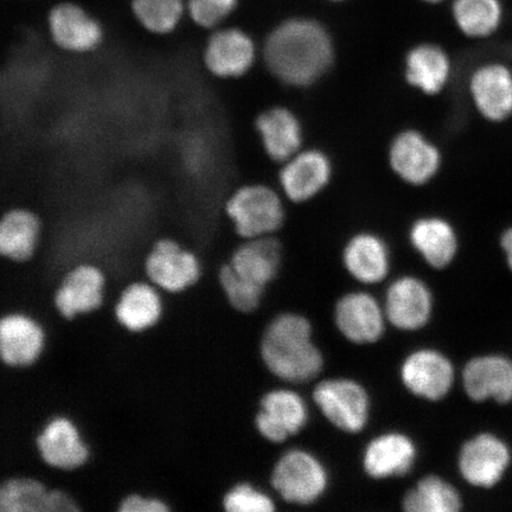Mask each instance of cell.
I'll use <instances>...</instances> for the list:
<instances>
[{
	"instance_id": "obj_1",
	"label": "cell",
	"mask_w": 512,
	"mask_h": 512,
	"mask_svg": "<svg viewBox=\"0 0 512 512\" xmlns=\"http://www.w3.org/2000/svg\"><path fill=\"white\" fill-rule=\"evenodd\" d=\"M332 59L331 37L312 19H290L274 29L265 44L268 69L287 85H311L330 68Z\"/></svg>"
},
{
	"instance_id": "obj_2",
	"label": "cell",
	"mask_w": 512,
	"mask_h": 512,
	"mask_svg": "<svg viewBox=\"0 0 512 512\" xmlns=\"http://www.w3.org/2000/svg\"><path fill=\"white\" fill-rule=\"evenodd\" d=\"M266 367L279 379L294 383L309 382L323 368V356L312 342L309 320L286 313L273 320L261 342Z\"/></svg>"
},
{
	"instance_id": "obj_3",
	"label": "cell",
	"mask_w": 512,
	"mask_h": 512,
	"mask_svg": "<svg viewBox=\"0 0 512 512\" xmlns=\"http://www.w3.org/2000/svg\"><path fill=\"white\" fill-rule=\"evenodd\" d=\"M226 214L243 239L261 238L284 222V207L277 192L266 185L251 184L235 190L226 202Z\"/></svg>"
},
{
	"instance_id": "obj_4",
	"label": "cell",
	"mask_w": 512,
	"mask_h": 512,
	"mask_svg": "<svg viewBox=\"0 0 512 512\" xmlns=\"http://www.w3.org/2000/svg\"><path fill=\"white\" fill-rule=\"evenodd\" d=\"M271 482L285 501L306 505L316 502L324 494L328 473L312 454L292 450L274 466Z\"/></svg>"
},
{
	"instance_id": "obj_5",
	"label": "cell",
	"mask_w": 512,
	"mask_h": 512,
	"mask_svg": "<svg viewBox=\"0 0 512 512\" xmlns=\"http://www.w3.org/2000/svg\"><path fill=\"white\" fill-rule=\"evenodd\" d=\"M146 277L169 293H181L201 277V262L189 248L174 239L153 243L144 262Z\"/></svg>"
},
{
	"instance_id": "obj_6",
	"label": "cell",
	"mask_w": 512,
	"mask_h": 512,
	"mask_svg": "<svg viewBox=\"0 0 512 512\" xmlns=\"http://www.w3.org/2000/svg\"><path fill=\"white\" fill-rule=\"evenodd\" d=\"M512 460L510 447L492 433H482L466 441L459 453L462 477L472 486L494 488L507 473Z\"/></svg>"
},
{
	"instance_id": "obj_7",
	"label": "cell",
	"mask_w": 512,
	"mask_h": 512,
	"mask_svg": "<svg viewBox=\"0 0 512 512\" xmlns=\"http://www.w3.org/2000/svg\"><path fill=\"white\" fill-rule=\"evenodd\" d=\"M320 411L344 432L358 433L369 419V396L355 381L336 379L320 382L313 393Z\"/></svg>"
},
{
	"instance_id": "obj_8",
	"label": "cell",
	"mask_w": 512,
	"mask_h": 512,
	"mask_svg": "<svg viewBox=\"0 0 512 512\" xmlns=\"http://www.w3.org/2000/svg\"><path fill=\"white\" fill-rule=\"evenodd\" d=\"M106 277L98 266L81 264L64 275L54 296L57 311L64 319L94 312L104 302Z\"/></svg>"
},
{
	"instance_id": "obj_9",
	"label": "cell",
	"mask_w": 512,
	"mask_h": 512,
	"mask_svg": "<svg viewBox=\"0 0 512 512\" xmlns=\"http://www.w3.org/2000/svg\"><path fill=\"white\" fill-rule=\"evenodd\" d=\"M255 55V44L245 31L224 29L209 38L203 63L215 78L238 79L253 67Z\"/></svg>"
},
{
	"instance_id": "obj_10",
	"label": "cell",
	"mask_w": 512,
	"mask_h": 512,
	"mask_svg": "<svg viewBox=\"0 0 512 512\" xmlns=\"http://www.w3.org/2000/svg\"><path fill=\"white\" fill-rule=\"evenodd\" d=\"M307 418L309 413L304 400L291 390L279 389L262 398L255 425L271 443H283L303 430Z\"/></svg>"
},
{
	"instance_id": "obj_11",
	"label": "cell",
	"mask_w": 512,
	"mask_h": 512,
	"mask_svg": "<svg viewBox=\"0 0 512 512\" xmlns=\"http://www.w3.org/2000/svg\"><path fill=\"white\" fill-rule=\"evenodd\" d=\"M76 499L60 489L49 490L40 480L15 477L0 488L2 512H76Z\"/></svg>"
},
{
	"instance_id": "obj_12",
	"label": "cell",
	"mask_w": 512,
	"mask_h": 512,
	"mask_svg": "<svg viewBox=\"0 0 512 512\" xmlns=\"http://www.w3.org/2000/svg\"><path fill=\"white\" fill-rule=\"evenodd\" d=\"M401 379L409 392L419 398L438 401L450 392L454 370L450 360L440 352L419 350L403 362Z\"/></svg>"
},
{
	"instance_id": "obj_13",
	"label": "cell",
	"mask_w": 512,
	"mask_h": 512,
	"mask_svg": "<svg viewBox=\"0 0 512 512\" xmlns=\"http://www.w3.org/2000/svg\"><path fill=\"white\" fill-rule=\"evenodd\" d=\"M467 396L475 402H512V361L503 355L472 358L463 371Z\"/></svg>"
},
{
	"instance_id": "obj_14",
	"label": "cell",
	"mask_w": 512,
	"mask_h": 512,
	"mask_svg": "<svg viewBox=\"0 0 512 512\" xmlns=\"http://www.w3.org/2000/svg\"><path fill=\"white\" fill-rule=\"evenodd\" d=\"M470 89L480 114L492 123L512 117V70L503 63H488L471 76Z\"/></svg>"
},
{
	"instance_id": "obj_15",
	"label": "cell",
	"mask_w": 512,
	"mask_h": 512,
	"mask_svg": "<svg viewBox=\"0 0 512 512\" xmlns=\"http://www.w3.org/2000/svg\"><path fill=\"white\" fill-rule=\"evenodd\" d=\"M49 30L56 46L74 54H85L100 46L104 32L80 6L64 3L49 15Z\"/></svg>"
},
{
	"instance_id": "obj_16",
	"label": "cell",
	"mask_w": 512,
	"mask_h": 512,
	"mask_svg": "<svg viewBox=\"0 0 512 512\" xmlns=\"http://www.w3.org/2000/svg\"><path fill=\"white\" fill-rule=\"evenodd\" d=\"M432 294L419 279L403 277L389 287L386 315L395 328L415 331L428 323L432 315Z\"/></svg>"
},
{
	"instance_id": "obj_17",
	"label": "cell",
	"mask_w": 512,
	"mask_h": 512,
	"mask_svg": "<svg viewBox=\"0 0 512 512\" xmlns=\"http://www.w3.org/2000/svg\"><path fill=\"white\" fill-rule=\"evenodd\" d=\"M44 463L56 470L74 471L87 463L89 452L72 421L54 418L36 439Z\"/></svg>"
},
{
	"instance_id": "obj_18",
	"label": "cell",
	"mask_w": 512,
	"mask_h": 512,
	"mask_svg": "<svg viewBox=\"0 0 512 512\" xmlns=\"http://www.w3.org/2000/svg\"><path fill=\"white\" fill-rule=\"evenodd\" d=\"M390 163L403 181L420 185L437 174L440 155L437 147L419 132L407 131L394 140Z\"/></svg>"
},
{
	"instance_id": "obj_19",
	"label": "cell",
	"mask_w": 512,
	"mask_h": 512,
	"mask_svg": "<svg viewBox=\"0 0 512 512\" xmlns=\"http://www.w3.org/2000/svg\"><path fill=\"white\" fill-rule=\"evenodd\" d=\"M336 324L345 338L357 344L379 341L384 331L381 307L367 293H350L339 300Z\"/></svg>"
},
{
	"instance_id": "obj_20",
	"label": "cell",
	"mask_w": 512,
	"mask_h": 512,
	"mask_svg": "<svg viewBox=\"0 0 512 512\" xmlns=\"http://www.w3.org/2000/svg\"><path fill=\"white\" fill-rule=\"evenodd\" d=\"M44 343L41 326L35 320L11 313L0 322V356L10 368H24L40 357Z\"/></svg>"
},
{
	"instance_id": "obj_21",
	"label": "cell",
	"mask_w": 512,
	"mask_h": 512,
	"mask_svg": "<svg viewBox=\"0 0 512 512\" xmlns=\"http://www.w3.org/2000/svg\"><path fill=\"white\" fill-rule=\"evenodd\" d=\"M416 458V447L407 435L388 433L377 437L364 452L363 466L370 477L384 479L405 476Z\"/></svg>"
},
{
	"instance_id": "obj_22",
	"label": "cell",
	"mask_w": 512,
	"mask_h": 512,
	"mask_svg": "<svg viewBox=\"0 0 512 512\" xmlns=\"http://www.w3.org/2000/svg\"><path fill=\"white\" fill-rule=\"evenodd\" d=\"M331 176L324 153L307 151L290 159L280 172V184L292 201L304 202L318 194Z\"/></svg>"
},
{
	"instance_id": "obj_23",
	"label": "cell",
	"mask_w": 512,
	"mask_h": 512,
	"mask_svg": "<svg viewBox=\"0 0 512 512\" xmlns=\"http://www.w3.org/2000/svg\"><path fill=\"white\" fill-rule=\"evenodd\" d=\"M42 234V222L34 211L12 208L0 222V254L16 264L34 256Z\"/></svg>"
},
{
	"instance_id": "obj_24",
	"label": "cell",
	"mask_w": 512,
	"mask_h": 512,
	"mask_svg": "<svg viewBox=\"0 0 512 512\" xmlns=\"http://www.w3.org/2000/svg\"><path fill=\"white\" fill-rule=\"evenodd\" d=\"M229 264L241 278L266 288L279 272L280 243L270 235L248 239L236 249Z\"/></svg>"
},
{
	"instance_id": "obj_25",
	"label": "cell",
	"mask_w": 512,
	"mask_h": 512,
	"mask_svg": "<svg viewBox=\"0 0 512 512\" xmlns=\"http://www.w3.org/2000/svg\"><path fill=\"white\" fill-rule=\"evenodd\" d=\"M255 126L267 155L275 162L291 159L302 145V127L296 115L286 108L277 107L261 113Z\"/></svg>"
},
{
	"instance_id": "obj_26",
	"label": "cell",
	"mask_w": 512,
	"mask_h": 512,
	"mask_svg": "<svg viewBox=\"0 0 512 512\" xmlns=\"http://www.w3.org/2000/svg\"><path fill=\"white\" fill-rule=\"evenodd\" d=\"M344 265L358 281L364 284L380 283L389 271V252L380 238L360 234L350 240L344 251Z\"/></svg>"
},
{
	"instance_id": "obj_27",
	"label": "cell",
	"mask_w": 512,
	"mask_h": 512,
	"mask_svg": "<svg viewBox=\"0 0 512 512\" xmlns=\"http://www.w3.org/2000/svg\"><path fill=\"white\" fill-rule=\"evenodd\" d=\"M162 299L155 288L146 283H133L124 288L115 305V317L131 332L152 328L162 317Z\"/></svg>"
},
{
	"instance_id": "obj_28",
	"label": "cell",
	"mask_w": 512,
	"mask_h": 512,
	"mask_svg": "<svg viewBox=\"0 0 512 512\" xmlns=\"http://www.w3.org/2000/svg\"><path fill=\"white\" fill-rule=\"evenodd\" d=\"M411 241L416 251L434 268L450 265L457 254L456 233L450 224L437 217L416 221L411 230Z\"/></svg>"
},
{
	"instance_id": "obj_29",
	"label": "cell",
	"mask_w": 512,
	"mask_h": 512,
	"mask_svg": "<svg viewBox=\"0 0 512 512\" xmlns=\"http://www.w3.org/2000/svg\"><path fill=\"white\" fill-rule=\"evenodd\" d=\"M451 63L445 51L433 44H422L409 51L406 76L412 86L427 94H435L446 85Z\"/></svg>"
},
{
	"instance_id": "obj_30",
	"label": "cell",
	"mask_w": 512,
	"mask_h": 512,
	"mask_svg": "<svg viewBox=\"0 0 512 512\" xmlns=\"http://www.w3.org/2000/svg\"><path fill=\"white\" fill-rule=\"evenodd\" d=\"M452 14L464 35L486 38L502 27L505 9L503 0H454Z\"/></svg>"
},
{
	"instance_id": "obj_31",
	"label": "cell",
	"mask_w": 512,
	"mask_h": 512,
	"mask_svg": "<svg viewBox=\"0 0 512 512\" xmlns=\"http://www.w3.org/2000/svg\"><path fill=\"white\" fill-rule=\"evenodd\" d=\"M462 507L456 488L437 476L421 479L403 499V508L408 512H457Z\"/></svg>"
},
{
	"instance_id": "obj_32",
	"label": "cell",
	"mask_w": 512,
	"mask_h": 512,
	"mask_svg": "<svg viewBox=\"0 0 512 512\" xmlns=\"http://www.w3.org/2000/svg\"><path fill=\"white\" fill-rule=\"evenodd\" d=\"M132 8L140 24L157 35L174 31L183 15L182 0H133Z\"/></svg>"
},
{
	"instance_id": "obj_33",
	"label": "cell",
	"mask_w": 512,
	"mask_h": 512,
	"mask_svg": "<svg viewBox=\"0 0 512 512\" xmlns=\"http://www.w3.org/2000/svg\"><path fill=\"white\" fill-rule=\"evenodd\" d=\"M219 283L234 310L249 313L258 309L266 288L249 283L233 270L229 262L219 271Z\"/></svg>"
},
{
	"instance_id": "obj_34",
	"label": "cell",
	"mask_w": 512,
	"mask_h": 512,
	"mask_svg": "<svg viewBox=\"0 0 512 512\" xmlns=\"http://www.w3.org/2000/svg\"><path fill=\"white\" fill-rule=\"evenodd\" d=\"M222 505L228 512H272L275 509L270 497L247 483L230 489L223 496Z\"/></svg>"
},
{
	"instance_id": "obj_35",
	"label": "cell",
	"mask_w": 512,
	"mask_h": 512,
	"mask_svg": "<svg viewBox=\"0 0 512 512\" xmlns=\"http://www.w3.org/2000/svg\"><path fill=\"white\" fill-rule=\"evenodd\" d=\"M238 0H190L192 21L204 29L215 28L224 18L232 14Z\"/></svg>"
},
{
	"instance_id": "obj_36",
	"label": "cell",
	"mask_w": 512,
	"mask_h": 512,
	"mask_svg": "<svg viewBox=\"0 0 512 512\" xmlns=\"http://www.w3.org/2000/svg\"><path fill=\"white\" fill-rule=\"evenodd\" d=\"M170 507L162 499L131 494L121 499L118 505L120 512H166Z\"/></svg>"
},
{
	"instance_id": "obj_37",
	"label": "cell",
	"mask_w": 512,
	"mask_h": 512,
	"mask_svg": "<svg viewBox=\"0 0 512 512\" xmlns=\"http://www.w3.org/2000/svg\"><path fill=\"white\" fill-rule=\"evenodd\" d=\"M501 247L507 259L508 267L512 272V227L504 230L501 236Z\"/></svg>"
},
{
	"instance_id": "obj_38",
	"label": "cell",
	"mask_w": 512,
	"mask_h": 512,
	"mask_svg": "<svg viewBox=\"0 0 512 512\" xmlns=\"http://www.w3.org/2000/svg\"><path fill=\"white\" fill-rule=\"evenodd\" d=\"M424 2L431 3V4H438L440 2H443V0H424Z\"/></svg>"
},
{
	"instance_id": "obj_39",
	"label": "cell",
	"mask_w": 512,
	"mask_h": 512,
	"mask_svg": "<svg viewBox=\"0 0 512 512\" xmlns=\"http://www.w3.org/2000/svg\"><path fill=\"white\" fill-rule=\"evenodd\" d=\"M332 2H342V0H332Z\"/></svg>"
}]
</instances>
